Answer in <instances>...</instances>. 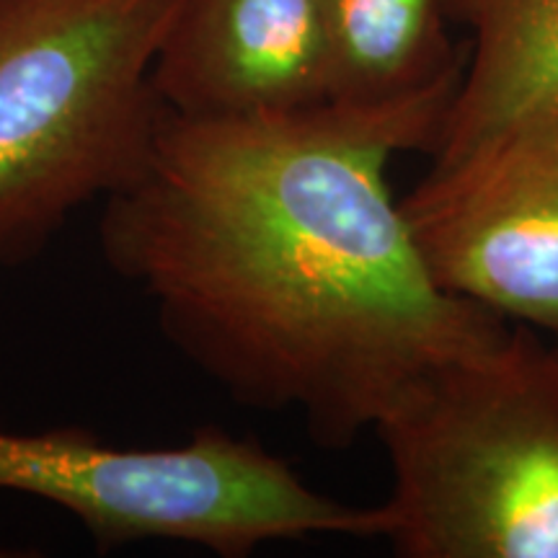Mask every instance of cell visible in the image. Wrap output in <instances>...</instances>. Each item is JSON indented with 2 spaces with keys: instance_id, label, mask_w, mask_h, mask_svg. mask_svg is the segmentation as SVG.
Masks as SVG:
<instances>
[{
  "instance_id": "obj_3",
  "label": "cell",
  "mask_w": 558,
  "mask_h": 558,
  "mask_svg": "<svg viewBox=\"0 0 558 558\" xmlns=\"http://www.w3.org/2000/svg\"><path fill=\"white\" fill-rule=\"evenodd\" d=\"M169 5L0 0V267L143 166L163 117L150 70Z\"/></svg>"
},
{
  "instance_id": "obj_6",
  "label": "cell",
  "mask_w": 558,
  "mask_h": 558,
  "mask_svg": "<svg viewBox=\"0 0 558 558\" xmlns=\"http://www.w3.org/2000/svg\"><path fill=\"white\" fill-rule=\"evenodd\" d=\"M150 81L163 109L194 120L326 104L318 0H171Z\"/></svg>"
},
{
  "instance_id": "obj_8",
  "label": "cell",
  "mask_w": 558,
  "mask_h": 558,
  "mask_svg": "<svg viewBox=\"0 0 558 558\" xmlns=\"http://www.w3.org/2000/svg\"><path fill=\"white\" fill-rule=\"evenodd\" d=\"M456 0H318L326 101L386 109L456 94L465 58L452 50Z\"/></svg>"
},
{
  "instance_id": "obj_9",
  "label": "cell",
  "mask_w": 558,
  "mask_h": 558,
  "mask_svg": "<svg viewBox=\"0 0 558 558\" xmlns=\"http://www.w3.org/2000/svg\"><path fill=\"white\" fill-rule=\"evenodd\" d=\"M3 556H21V554H19V550H3V548H0V558H3Z\"/></svg>"
},
{
  "instance_id": "obj_7",
  "label": "cell",
  "mask_w": 558,
  "mask_h": 558,
  "mask_svg": "<svg viewBox=\"0 0 558 558\" xmlns=\"http://www.w3.org/2000/svg\"><path fill=\"white\" fill-rule=\"evenodd\" d=\"M452 13L473 47L432 166L558 122V0H456Z\"/></svg>"
},
{
  "instance_id": "obj_10",
  "label": "cell",
  "mask_w": 558,
  "mask_h": 558,
  "mask_svg": "<svg viewBox=\"0 0 558 558\" xmlns=\"http://www.w3.org/2000/svg\"><path fill=\"white\" fill-rule=\"evenodd\" d=\"M554 349H556V357H558V339H556V344H554Z\"/></svg>"
},
{
  "instance_id": "obj_1",
  "label": "cell",
  "mask_w": 558,
  "mask_h": 558,
  "mask_svg": "<svg viewBox=\"0 0 558 558\" xmlns=\"http://www.w3.org/2000/svg\"><path fill=\"white\" fill-rule=\"evenodd\" d=\"M452 96L163 109L143 166L104 199V259L241 407L295 411L320 448H349L418 375L512 329L439 288L388 190V160L435 150Z\"/></svg>"
},
{
  "instance_id": "obj_5",
  "label": "cell",
  "mask_w": 558,
  "mask_h": 558,
  "mask_svg": "<svg viewBox=\"0 0 558 558\" xmlns=\"http://www.w3.org/2000/svg\"><path fill=\"white\" fill-rule=\"evenodd\" d=\"M401 209L439 288L558 339V122L432 166Z\"/></svg>"
},
{
  "instance_id": "obj_2",
  "label": "cell",
  "mask_w": 558,
  "mask_h": 558,
  "mask_svg": "<svg viewBox=\"0 0 558 558\" xmlns=\"http://www.w3.org/2000/svg\"><path fill=\"white\" fill-rule=\"evenodd\" d=\"M407 558H558V357L527 326L432 367L375 424Z\"/></svg>"
},
{
  "instance_id": "obj_4",
  "label": "cell",
  "mask_w": 558,
  "mask_h": 558,
  "mask_svg": "<svg viewBox=\"0 0 558 558\" xmlns=\"http://www.w3.org/2000/svg\"><path fill=\"white\" fill-rule=\"evenodd\" d=\"M0 492L45 499L81 520L101 550L163 538L222 558L308 535L383 538L386 509L316 492L259 442L215 427L177 448H117L81 429L0 432Z\"/></svg>"
}]
</instances>
